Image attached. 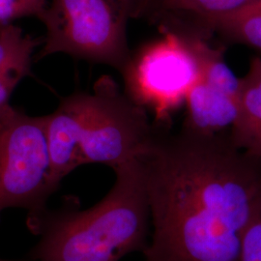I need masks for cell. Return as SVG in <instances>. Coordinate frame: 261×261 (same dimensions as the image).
Returning a JSON list of instances; mask_svg holds the SVG:
<instances>
[{
  "label": "cell",
  "mask_w": 261,
  "mask_h": 261,
  "mask_svg": "<svg viewBox=\"0 0 261 261\" xmlns=\"http://www.w3.org/2000/svg\"><path fill=\"white\" fill-rule=\"evenodd\" d=\"M83 100V91L66 96L55 112L46 115L50 180L56 190L67 175L81 167Z\"/></svg>",
  "instance_id": "8"
},
{
  "label": "cell",
  "mask_w": 261,
  "mask_h": 261,
  "mask_svg": "<svg viewBox=\"0 0 261 261\" xmlns=\"http://www.w3.org/2000/svg\"><path fill=\"white\" fill-rule=\"evenodd\" d=\"M128 19L112 0H49L40 19L46 34L35 60L64 54L121 73L132 56Z\"/></svg>",
  "instance_id": "3"
},
{
  "label": "cell",
  "mask_w": 261,
  "mask_h": 261,
  "mask_svg": "<svg viewBox=\"0 0 261 261\" xmlns=\"http://www.w3.org/2000/svg\"><path fill=\"white\" fill-rule=\"evenodd\" d=\"M234 144L261 157V57L253 56L241 77L239 111L229 130Z\"/></svg>",
  "instance_id": "10"
},
{
  "label": "cell",
  "mask_w": 261,
  "mask_h": 261,
  "mask_svg": "<svg viewBox=\"0 0 261 261\" xmlns=\"http://www.w3.org/2000/svg\"><path fill=\"white\" fill-rule=\"evenodd\" d=\"M112 1H114L124 11V13L128 16V18L130 19V11L133 0H112Z\"/></svg>",
  "instance_id": "16"
},
{
  "label": "cell",
  "mask_w": 261,
  "mask_h": 261,
  "mask_svg": "<svg viewBox=\"0 0 261 261\" xmlns=\"http://www.w3.org/2000/svg\"><path fill=\"white\" fill-rule=\"evenodd\" d=\"M56 191L46 115L29 116L8 105L0 111V214L9 208L25 209L35 230Z\"/></svg>",
  "instance_id": "4"
},
{
  "label": "cell",
  "mask_w": 261,
  "mask_h": 261,
  "mask_svg": "<svg viewBox=\"0 0 261 261\" xmlns=\"http://www.w3.org/2000/svg\"><path fill=\"white\" fill-rule=\"evenodd\" d=\"M0 261H9V260H5V259H1V258H0Z\"/></svg>",
  "instance_id": "17"
},
{
  "label": "cell",
  "mask_w": 261,
  "mask_h": 261,
  "mask_svg": "<svg viewBox=\"0 0 261 261\" xmlns=\"http://www.w3.org/2000/svg\"><path fill=\"white\" fill-rule=\"evenodd\" d=\"M39 42L12 22L0 24V102H9L17 85L32 74L33 53Z\"/></svg>",
  "instance_id": "11"
},
{
  "label": "cell",
  "mask_w": 261,
  "mask_h": 261,
  "mask_svg": "<svg viewBox=\"0 0 261 261\" xmlns=\"http://www.w3.org/2000/svg\"><path fill=\"white\" fill-rule=\"evenodd\" d=\"M156 130L147 111L121 90L111 75H102L92 93L84 92L81 167L102 164L113 169L140 160Z\"/></svg>",
  "instance_id": "5"
},
{
  "label": "cell",
  "mask_w": 261,
  "mask_h": 261,
  "mask_svg": "<svg viewBox=\"0 0 261 261\" xmlns=\"http://www.w3.org/2000/svg\"><path fill=\"white\" fill-rule=\"evenodd\" d=\"M216 33L228 43L261 51V0L222 17L216 24Z\"/></svg>",
  "instance_id": "12"
},
{
  "label": "cell",
  "mask_w": 261,
  "mask_h": 261,
  "mask_svg": "<svg viewBox=\"0 0 261 261\" xmlns=\"http://www.w3.org/2000/svg\"><path fill=\"white\" fill-rule=\"evenodd\" d=\"M257 0H133L130 19H146L161 33L209 41L218 20Z\"/></svg>",
  "instance_id": "7"
},
{
  "label": "cell",
  "mask_w": 261,
  "mask_h": 261,
  "mask_svg": "<svg viewBox=\"0 0 261 261\" xmlns=\"http://www.w3.org/2000/svg\"><path fill=\"white\" fill-rule=\"evenodd\" d=\"M239 261H261V212L245 231Z\"/></svg>",
  "instance_id": "15"
},
{
  "label": "cell",
  "mask_w": 261,
  "mask_h": 261,
  "mask_svg": "<svg viewBox=\"0 0 261 261\" xmlns=\"http://www.w3.org/2000/svg\"><path fill=\"white\" fill-rule=\"evenodd\" d=\"M49 0H0V24L25 17L41 19Z\"/></svg>",
  "instance_id": "14"
},
{
  "label": "cell",
  "mask_w": 261,
  "mask_h": 261,
  "mask_svg": "<svg viewBox=\"0 0 261 261\" xmlns=\"http://www.w3.org/2000/svg\"><path fill=\"white\" fill-rule=\"evenodd\" d=\"M152 237L144 261H239L243 236L261 212V157L229 130L157 128L140 159Z\"/></svg>",
  "instance_id": "1"
},
{
  "label": "cell",
  "mask_w": 261,
  "mask_h": 261,
  "mask_svg": "<svg viewBox=\"0 0 261 261\" xmlns=\"http://www.w3.org/2000/svg\"><path fill=\"white\" fill-rule=\"evenodd\" d=\"M115 181L97 204L80 210L68 204L43 217L35 230L42 235L33 250L39 261H120L146 251L149 204L140 160L113 168Z\"/></svg>",
  "instance_id": "2"
},
{
  "label": "cell",
  "mask_w": 261,
  "mask_h": 261,
  "mask_svg": "<svg viewBox=\"0 0 261 261\" xmlns=\"http://www.w3.org/2000/svg\"><path fill=\"white\" fill-rule=\"evenodd\" d=\"M196 41L162 33V37L132 51L120 73L125 93L154 114L158 128L170 129L172 115L202 77Z\"/></svg>",
  "instance_id": "6"
},
{
  "label": "cell",
  "mask_w": 261,
  "mask_h": 261,
  "mask_svg": "<svg viewBox=\"0 0 261 261\" xmlns=\"http://www.w3.org/2000/svg\"><path fill=\"white\" fill-rule=\"evenodd\" d=\"M186 118L183 128L200 134H218L230 130L237 118L239 99L218 90L200 79L185 101Z\"/></svg>",
  "instance_id": "9"
},
{
  "label": "cell",
  "mask_w": 261,
  "mask_h": 261,
  "mask_svg": "<svg viewBox=\"0 0 261 261\" xmlns=\"http://www.w3.org/2000/svg\"><path fill=\"white\" fill-rule=\"evenodd\" d=\"M196 47L202 68L201 79L216 89L239 99L241 79L234 75L225 62L224 47H212L205 40H197Z\"/></svg>",
  "instance_id": "13"
}]
</instances>
